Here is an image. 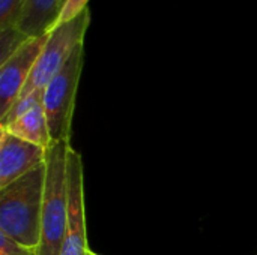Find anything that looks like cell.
Returning a JSON list of instances; mask_svg holds the SVG:
<instances>
[{
    "label": "cell",
    "mask_w": 257,
    "mask_h": 255,
    "mask_svg": "<svg viewBox=\"0 0 257 255\" xmlns=\"http://www.w3.org/2000/svg\"><path fill=\"white\" fill-rule=\"evenodd\" d=\"M0 255H38V249L26 248L0 233Z\"/></svg>",
    "instance_id": "cell-14"
},
{
    "label": "cell",
    "mask_w": 257,
    "mask_h": 255,
    "mask_svg": "<svg viewBox=\"0 0 257 255\" xmlns=\"http://www.w3.org/2000/svg\"><path fill=\"white\" fill-rule=\"evenodd\" d=\"M84 63V44H80L63 68L44 89L42 107L47 116L51 141H71L75 96Z\"/></svg>",
    "instance_id": "cell-3"
},
{
    "label": "cell",
    "mask_w": 257,
    "mask_h": 255,
    "mask_svg": "<svg viewBox=\"0 0 257 255\" xmlns=\"http://www.w3.org/2000/svg\"><path fill=\"white\" fill-rule=\"evenodd\" d=\"M26 0H0V30L17 27Z\"/></svg>",
    "instance_id": "cell-12"
},
{
    "label": "cell",
    "mask_w": 257,
    "mask_h": 255,
    "mask_svg": "<svg viewBox=\"0 0 257 255\" xmlns=\"http://www.w3.org/2000/svg\"><path fill=\"white\" fill-rule=\"evenodd\" d=\"M66 0H60V6H63V3H65Z\"/></svg>",
    "instance_id": "cell-15"
},
{
    "label": "cell",
    "mask_w": 257,
    "mask_h": 255,
    "mask_svg": "<svg viewBox=\"0 0 257 255\" xmlns=\"http://www.w3.org/2000/svg\"><path fill=\"white\" fill-rule=\"evenodd\" d=\"M90 255H98V254H95V252H92V254H90Z\"/></svg>",
    "instance_id": "cell-16"
},
{
    "label": "cell",
    "mask_w": 257,
    "mask_h": 255,
    "mask_svg": "<svg viewBox=\"0 0 257 255\" xmlns=\"http://www.w3.org/2000/svg\"><path fill=\"white\" fill-rule=\"evenodd\" d=\"M71 141H53L47 149V171L38 255H60L63 248L68 213L66 161Z\"/></svg>",
    "instance_id": "cell-2"
},
{
    "label": "cell",
    "mask_w": 257,
    "mask_h": 255,
    "mask_svg": "<svg viewBox=\"0 0 257 255\" xmlns=\"http://www.w3.org/2000/svg\"><path fill=\"white\" fill-rule=\"evenodd\" d=\"M87 2L89 0H66L60 9V14L57 17V21L54 24V27L57 24H62V23H66L72 18H75L78 14H81L86 8H87Z\"/></svg>",
    "instance_id": "cell-13"
},
{
    "label": "cell",
    "mask_w": 257,
    "mask_h": 255,
    "mask_svg": "<svg viewBox=\"0 0 257 255\" xmlns=\"http://www.w3.org/2000/svg\"><path fill=\"white\" fill-rule=\"evenodd\" d=\"M60 0H26L17 29L33 38L48 33L60 14Z\"/></svg>",
    "instance_id": "cell-8"
},
{
    "label": "cell",
    "mask_w": 257,
    "mask_h": 255,
    "mask_svg": "<svg viewBox=\"0 0 257 255\" xmlns=\"http://www.w3.org/2000/svg\"><path fill=\"white\" fill-rule=\"evenodd\" d=\"M47 39L48 33L29 38L0 65V117L5 116L20 98Z\"/></svg>",
    "instance_id": "cell-6"
},
{
    "label": "cell",
    "mask_w": 257,
    "mask_h": 255,
    "mask_svg": "<svg viewBox=\"0 0 257 255\" xmlns=\"http://www.w3.org/2000/svg\"><path fill=\"white\" fill-rule=\"evenodd\" d=\"M66 188H68V213L65 240L60 255H90L86 233L84 209V170L81 155L72 147L66 161Z\"/></svg>",
    "instance_id": "cell-5"
},
{
    "label": "cell",
    "mask_w": 257,
    "mask_h": 255,
    "mask_svg": "<svg viewBox=\"0 0 257 255\" xmlns=\"http://www.w3.org/2000/svg\"><path fill=\"white\" fill-rule=\"evenodd\" d=\"M2 129L29 143L38 144L44 149H48L50 144L53 143L42 104L33 107L32 110H29L27 113H24L17 120H14L12 123H9Z\"/></svg>",
    "instance_id": "cell-9"
},
{
    "label": "cell",
    "mask_w": 257,
    "mask_h": 255,
    "mask_svg": "<svg viewBox=\"0 0 257 255\" xmlns=\"http://www.w3.org/2000/svg\"><path fill=\"white\" fill-rule=\"evenodd\" d=\"M89 24L90 11L89 8H86L75 18L57 24L48 32V39L20 96H26L29 93L39 92L47 87L53 77L68 62L74 50L80 44H84V35Z\"/></svg>",
    "instance_id": "cell-4"
},
{
    "label": "cell",
    "mask_w": 257,
    "mask_h": 255,
    "mask_svg": "<svg viewBox=\"0 0 257 255\" xmlns=\"http://www.w3.org/2000/svg\"><path fill=\"white\" fill-rule=\"evenodd\" d=\"M45 171L44 164L0 188V233L30 249L41 242Z\"/></svg>",
    "instance_id": "cell-1"
},
{
    "label": "cell",
    "mask_w": 257,
    "mask_h": 255,
    "mask_svg": "<svg viewBox=\"0 0 257 255\" xmlns=\"http://www.w3.org/2000/svg\"><path fill=\"white\" fill-rule=\"evenodd\" d=\"M27 39L29 36L20 32L17 27L2 29L0 30V65L6 62Z\"/></svg>",
    "instance_id": "cell-11"
},
{
    "label": "cell",
    "mask_w": 257,
    "mask_h": 255,
    "mask_svg": "<svg viewBox=\"0 0 257 255\" xmlns=\"http://www.w3.org/2000/svg\"><path fill=\"white\" fill-rule=\"evenodd\" d=\"M42 98H44V90L33 92V93H29L26 96H20L15 101V104L9 108V111L5 116L0 117V128L8 126L9 123H12L14 120H17L20 116H23L24 113H27L33 107L41 105L42 104Z\"/></svg>",
    "instance_id": "cell-10"
},
{
    "label": "cell",
    "mask_w": 257,
    "mask_h": 255,
    "mask_svg": "<svg viewBox=\"0 0 257 255\" xmlns=\"http://www.w3.org/2000/svg\"><path fill=\"white\" fill-rule=\"evenodd\" d=\"M47 161V149L0 128V188L11 185Z\"/></svg>",
    "instance_id": "cell-7"
}]
</instances>
